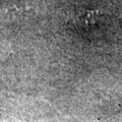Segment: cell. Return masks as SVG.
<instances>
[{
	"mask_svg": "<svg viewBox=\"0 0 122 122\" xmlns=\"http://www.w3.org/2000/svg\"><path fill=\"white\" fill-rule=\"evenodd\" d=\"M10 47L9 45H7L5 42H1L0 41V60H3L10 54Z\"/></svg>",
	"mask_w": 122,
	"mask_h": 122,
	"instance_id": "6da1fadb",
	"label": "cell"
}]
</instances>
